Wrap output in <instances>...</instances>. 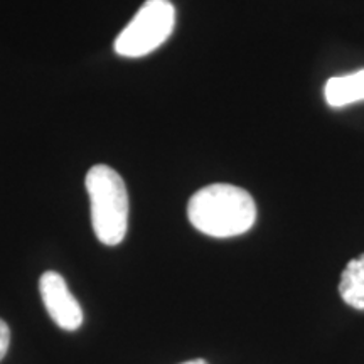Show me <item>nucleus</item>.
<instances>
[{"label": "nucleus", "instance_id": "4", "mask_svg": "<svg viewBox=\"0 0 364 364\" xmlns=\"http://www.w3.org/2000/svg\"><path fill=\"white\" fill-rule=\"evenodd\" d=\"M41 297L49 317L65 331H76L83 324V309L71 294L66 280L58 272H46L39 280Z\"/></svg>", "mask_w": 364, "mask_h": 364}, {"label": "nucleus", "instance_id": "6", "mask_svg": "<svg viewBox=\"0 0 364 364\" xmlns=\"http://www.w3.org/2000/svg\"><path fill=\"white\" fill-rule=\"evenodd\" d=\"M339 292L349 307L364 311V253L346 265L341 275Z\"/></svg>", "mask_w": 364, "mask_h": 364}, {"label": "nucleus", "instance_id": "1", "mask_svg": "<svg viewBox=\"0 0 364 364\" xmlns=\"http://www.w3.org/2000/svg\"><path fill=\"white\" fill-rule=\"evenodd\" d=\"M196 230L211 238H233L250 231L257 221V206L248 191L233 184H209L188 204Z\"/></svg>", "mask_w": 364, "mask_h": 364}, {"label": "nucleus", "instance_id": "8", "mask_svg": "<svg viewBox=\"0 0 364 364\" xmlns=\"http://www.w3.org/2000/svg\"><path fill=\"white\" fill-rule=\"evenodd\" d=\"M181 364H208L204 359H193V361H186V363H181Z\"/></svg>", "mask_w": 364, "mask_h": 364}, {"label": "nucleus", "instance_id": "3", "mask_svg": "<svg viewBox=\"0 0 364 364\" xmlns=\"http://www.w3.org/2000/svg\"><path fill=\"white\" fill-rule=\"evenodd\" d=\"M176 26V9L169 0H147L115 39L122 58H142L169 39Z\"/></svg>", "mask_w": 364, "mask_h": 364}, {"label": "nucleus", "instance_id": "5", "mask_svg": "<svg viewBox=\"0 0 364 364\" xmlns=\"http://www.w3.org/2000/svg\"><path fill=\"white\" fill-rule=\"evenodd\" d=\"M324 97L332 108L364 102V70L331 78L324 86Z\"/></svg>", "mask_w": 364, "mask_h": 364}, {"label": "nucleus", "instance_id": "2", "mask_svg": "<svg viewBox=\"0 0 364 364\" xmlns=\"http://www.w3.org/2000/svg\"><path fill=\"white\" fill-rule=\"evenodd\" d=\"M91 204V225L100 243L115 247L124 241L129 230V193L115 169L98 164L85 179Z\"/></svg>", "mask_w": 364, "mask_h": 364}, {"label": "nucleus", "instance_id": "7", "mask_svg": "<svg viewBox=\"0 0 364 364\" xmlns=\"http://www.w3.org/2000/svg\"><path fill=\"white\" fill-rule=\"evenodd\" d=\"M9 346H11V329H9V326L0 318V361L6 358Z\"/></svg>", "mask_w": 364, "mask_h": 364}]
</instances>
